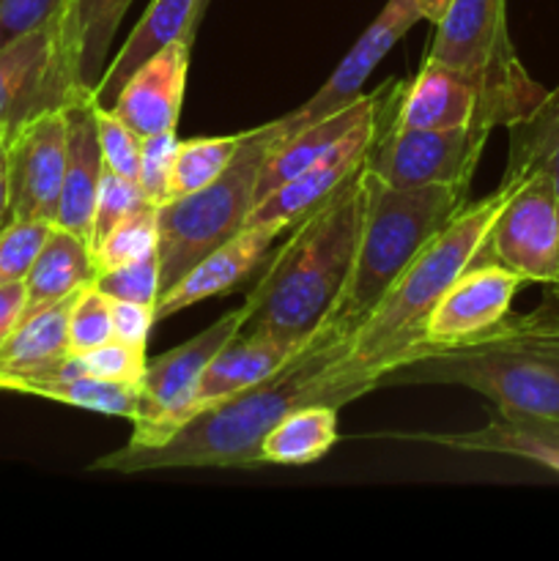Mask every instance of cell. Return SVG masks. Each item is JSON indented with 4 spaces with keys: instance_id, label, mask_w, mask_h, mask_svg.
<instances>
[{
    "instance_id": "obj_34",
    "label": "cell",
    "mask_w": 559,
    "mask_h": 561,
    "mask_svg": "<svg viewBox=\"0 0 559 561\" xmlns=\"http://www.w3.org/2000/svg\"><path fill=\"white\" fill-rule=\"evenodd\" d=\"M49 230L53 222L44 219H11L0 228V285L25 283Z\"/></svg>"
},
{
    "instance_id": "obj_26",
    "label": "cell",
    "mask_w": 559,
    "mask_h": 561,
    "mask_svg": "<svg viewBox=\"0 0 559 561\" xmlns=\"http://www.w3.org/2000/svg\"><path fill=\"white\" fill-rule=\"evenodd\" d=\"M96 279V261L85 239L53 225L25 277V316L77 294Z\"/></svg>"
},
{
    "instance_id": "obj_44",
    "label": "cell",
    "mask_w": 559,
    "mask_h": 561,
    "mask_svg": "<svg viewBox=\"0 0 559 561\" xmlns=\"http://www.w3.org/2000/svg\"><path fill=\"white\" fill-rule=\"evenodd\" d=\"M208 3H212V0H195V22H197V25H201L203 14H206Z\"/></svg>"
},
{
    "instance_id": "obj_15",
    "label": "cell",
    "mask_w": 559,
    "mask_h": 561,
    "mask_svg": "<svg viewBox=\"0 0 559 561\" xmlns=\"http://www.w3.org/2000/svg\"><path fill=\"white\" fill-rule=\"evenodd\" d=\"M9 159L11 219L58 217L66 173V115L64 107L38 110L5 135Z\"/></svg>"
},
{
    "instance_id": "obj_12",
    "label": "cell",
    "mask_w": 559,
    "mask_h": 561,
    "mask_svg": "<svg viewBox=\"0 0 559 561\" xmlns=\"http://www.w3.org/2000/svg\"><path fill=\"white\" fill-rule=\"evenodd\" d=\"M477 261H491L524 283H559V192L543 175L518 181L499 208Z\"/></svg>"
},
{
    "instance_id": "obj_13",
    "label": "cell",
    "mask_w": 559,
    "mask_h": 561,
    "mask_svg": "<svg viewBox=\"0 0 559 561\" xmlns=\"http://www.w3.org/2000/svg\"><path fill=\"white\" fill-rule=\"evenodd\" d=\"M132 0H64L53 20V66L47 104L91 93L107 69V53Z\"/></svg>"
},
{
    "instance_id": "obj_7",
    "label": "cell",
    "mask_w": 559,
    "mask_h": 561,
    "mask_svg": "<svg viewBox=\"0 0 559 561\" xmlns=\"http://www.w3.org/2000/svg\"><path fill=\"white\" fill-rule=\"evenodd\" d=\"M406 80H387L376 88V102L367 110L365 118L345 131L323 157L307 164L299 175L280 184L277 190L263 195L261 201L252 206L250 217H247L244 228H269L285 233L294 228L305 214L321 206L334 190L345 184L356 170L365 164L367 153H370L373 142L384 135L389 124L398 115L400 96H403Z\"/></svg>"
},
{
    "instance_id": "obj_40",
    "label": "cell",
    "mask_w": 559,
    "mask_h": 561,
    "mask_svg": "<svg viewBox=\"0 0 559 561\" xmlns=\"http://www.w3.org/2000/svg\"><path fill=\"white\" fill-rule=\"evenodd\" d=\"M110 316H113V340L146 348L148 334H151L153 321H157L153 318V307L110 299Z\"/></svg>"
},
{
    "instance_id": "obj_32",
    "label": "cell",
    "mask_w": 559,
    "mask_h": 561,
    "mask_svg": "<svg viewBox=\"0 0 559 561\" xmlns=\"http://www.w3.org/2000/svg\"><path fill=\"white\" fill-rule=\"evenodd\" d=\"M146 362V348L121 343V340H110V343L99 345V348L66 356V367L69 370L118 383H142Z\"/></svg>"
},
{
    "instance_id": "obj_5",
    "label": "cell",
    "mask_w": 559,
    "mask_h": 561,
    "mask_svg": "<svg viewBox=\"0 0 559 561\" xmlns=\"http://www.w3.org/2000/svg\"><path fill=\"white\" fill-rule=\"evenodd\" d=\"M367 203L349 285L332 321L351 332L384 299L417 252L469 203L466 186L395 190L365 170Z\"/></svg>"
},
{
    "instance_id": "obj_1",
    "label": "cell",
    "mask_w": 559,
    "mask_h": 561,
    "mask_svg": "<svg viewBox=\"0 0 559 561\" xmlns=\"http://www.w3.org/2000/svg\"><path fill=\"white\" fill-rule=\"evenodd\" d=\"M378 370L349 359V332L329 318L274 376L219 400L184 422L164 442L129 444L93 460L91 471L142 474L162 469H252L274 425L301 405L343 409L381 387Z\"/></svg>"
},
{
    "instance_id": "obj_18",
    "label": "cell",
    "mask_w": 559,
    "mask_h": 561,
    "mask_svg": "<svg viewBox=\"0 0 559 561\" xmlns=\"http://www.w3.org/2000/svg\"><path fill=\"white\" fill-rule=\"evenodd\" d=\"M60 107L66 115V173L55 225L71 230L91 244L93 206H96L99 181L104 173L96 131V102H93V93L85 91L69 96Z\"/></svg>"
},
{
    "instance_id": "obj_29",
    "label": "cell",
    "mask_w": 559,
    "mask_h": 561,
    "mask_svg": "<svg viewBox=\"0 0 559 561\" xmlns=\"http://www.w3.org/2000/svg\"><path fill=\"white\" fill-rule=\"evenodd\" d=\"M338 409L312 403L285 414L261 444V463L307 466L338 444Z\"/></svg>"
},
{
    "instance_id": "obj_21",
    "label": "cell",
    "mask_w": 559,
    "mask_h": 561,
    "mask_svg": "<svg viewBox=\"0 0 559 561\" xmlns=\"http://www.w3.org/2000/svg\"><path fill=\"white\" fill-rule=\"evenodd\" d=\"M195 0H151L146 14L132 27L129 38L124 42L121 53L107 64V69L99 77L93 88V102L99 107H113L115 96L126 85L132 75L140 69L146 60L162 53L173 42H195Z\"/></svg>"
},
{
    "instance_id": "obj_23",
    "label": "cell",
    "mask_w": 559,
    "mask_h": 561,
    "mask_svg": "<svg viewBox=\"0 0 559 561\" xmlns=\"http://www.w3.org/2000/svg\"><path fill=\"white\" fill-rule=\"evenodd\" d=\"M53 66V22L0 47V129L47 110V80Z\"/></svg>"
},
{
    "instance_id": "obj_27",
    "label": "cell",
    "mask_w": 559,
    "mask_h": 561,
    "mask_svg": "<svg viewBox=\"0 0 559 561\" xmlns=\"http://www.w3.org/2000/svg\"><path fill=\"white\" fill-rule=\"evenodd\" d=\"M376 88L370 93H362L354 104H349L340 113L327 115V118L316 121V124L301 126L299 131H294L290 137L280 140L274 146V151L269 153L266 164L261 170V179H258V201L269 192L277 190L280 184H285L288 179L299 175L307 164L316 162L318 157L329 151L340 137L349 129H354L362 118H365L367 110L376 102Z\"/></svg>"
},
{
    "instance_id": "obj_8",
    "label": "cell",
    "mask_w": 559,
    "mask_h": 561,
    "mask_svg": "<svg viewBox=\"0 0 559 561\" xmlns=\"http://www.w3.org/2000/svg\"><path fill=\"white\" fill-rule=\"evenodd\" d=\"M535 104L507 88L455 66L425 58L417 77L406 80L395 126L400 129H488L510 126Z\"/></svg>"
},
{
    "instance_id": "obj_41",
    "label": "cell",
    "mask_w": 559,
    "mask_h": 561,
    "mask_svg": "<svg viewBox=\"0 0 559 561\" xmlns=\"http://www.w3.org/2000/svg\"><path fill=\"white\" fill-rule=\"evenodd\" d=\"M25 316V283L0 285V345Z\"/></svg>"
},
{
    "instance_id": "obj_4",
    "label": "cell",
    "mask_w": 559,
    "mask_h": 561,
    "mask_svg": "<svg viewBox=\"0 0 559 561\" xmlns=\"http://www.w3.org/2000/svg\"><path fill=\"white\" fill-rule=\"evenodd\" d=\"M515 190L513 181H499L491 195L466 203L403 268L392 288L349 332V359L378 370L384 378L409 362L422 359L420 327L449 285L477 263L499 208ZM384 383V381H381Z\"/></svg>"
},
{
    "instance_id": "obj_47",
    "label": "cell",
    "mask_w": 559,
    "mask_h": 561,
    "mask_svg": "<svg viewBox=\"0 0 559 561\" xmlns=\"http://www.w3.org/2000/svg\"><path fill=\"white\" fill-rule=\"evenodd\" d=\"M548 294H554V290H548ZM554 296H557V299H559V294H554Z\"/></svg>"
},
{
    "instance_id": "obj_9",
    "label": "cell",
    "mask_w": 559,
    "mask_h": 561,
    "mask_svg": "<svg viewBox=\"0 0 559 561\" xmlns=\"http://www.w3.org/2000/svg\"><path fill=\"white\" fill-rule=\"evenodd\" d=\"M427 58L486 77L529 104H537L546 93L515 53L507 31V0H449L433 22Z\"/></svg>"
},
{
    "instance_id": "obj_38",
    "label": "cell",
    "mask_w": 559,
    "mask_h": 561,
    "mask_svg": "<svg viewBox=\"0 0 559 561\" xmlns=\"http://www.w3.org/2000/svg\"><path fill=\"white\" fill-rule=\"evenodd\" d=\"M179 148L175 131H162L142 140L140 170H137V184L151 206H164L170 201V175H173V159Z\"/></svg>"
},
{
    "instance_id": "obj_31",
    "label": "cell",
    "mask_w": 559,
    "mask_h": 561,
    "mask_svg": "<svg viewBox=\"0 0 559 561\" xmlns=\"http://www.w3.org/2000/svg\"><path fill=\"white\" fill-rule=\"evenodd\" d=\"M157 206H146L142 211L124 219L118 228H113L102 241H99L96 250H93L96 274L151 255V252H157Z\"/></svg>"
},
{
    "instance_id": "obj_2",
    "label": "cell",
    "mask_w": 559,
    "mask_h": 561,
    "mask_svg": "<svg viewBox=\"0 0 559 561\" xmlns=\"http://www.w3.org/2000/svg\"><path fill=\"white\" fill-rule=\"evenodd\" d=\"M367 203L365 164L321 206L299 219L280 250L266 257L247 294L244 334L305 345L338 310L360 247Z\"/></svg>"
},
{
    "instance_id": "obj_14",
    "label": "cell",
    "mask_w": 559,
    "mask_h": 561,
    "mask_svg": "<svg viewBox=\"0 0 559 561\" xmlns=\"http://www.w3.org/2000/svg\"><path fill=\"white\" fill-rule=\"evenodd\" d=\"M521 285L524 279L499 263H471L422 321L420 343L425 356L477 343L507 318Z\"/></svg>"
},
{
    "instance_id": "obj_45",
    "label": "cell",
    "mask_w": 559,
    "mask_h": 561,
    "mask_svg": "<svg viewBox=\"0 0 559 561\" xmlns=\"http://www.w3.org/2000/svg\"><path fill=\"white\" fill-rule=\"evenodd\" d=\"M546 288L554 290V294H559V283H557V285H546Z\"/></svg>"
},
{
    "instance_id": "obj_35",
    "label": "cell",
    "mask_w": 559,
    "mask_h": 561,
    "mask_svg": "<svg viewBox=\"0 0 559 561\" xmlns=\"http://www.w3.org/2000/svg\"><path fill=\"white\" fill-rule=\"evenodd\" d=\"M113 340V316H110V299L96 288L85 285L77 294L69 316V354L99 348Z\"/></svg>"
},
{
    "instance_id": "obj_28",
    "label": "cell",
    "mask_w": 559,
    "mask_h": 561,
    "mask_svg": "<svg viewBox=\"0 0 559 561\" xmlns=\"http://www.w3.org/2000/svg\"><path fill=\"white\" fill-rule=\"evenodd\" d=\"M507 170L502 181L518 184L529 175H543L559 192V82L543 93L524 118L507 126Z\"/></svg>"
},
{
    "instance_id": "obj_10",
    "label": "cell",
    "mask_w": 559,
    "mask_h": 561,
    "mask_svg": "<svg viewBox=\"0 0 559 561\" xmlns=\"http://www.w3.org/2000/svg\"><path fill=\"white\" fill-rule=\"evenodd\" d=\"M247 318H250V305L244 301L192 340L146 362V376L140 383L142 411L137 422H132L135 431H132L129 444L151 447L173 436L184 425L203 370L214 359V354L244 329Z\"/></svg>"
},
{
    "instance_id": "obj_42",
    "label": "cell",
    "mask_w": 559,
    "mask_h": 561,
    "mask_svg": "<svg viewBox=\"0 0 559 561\" xmlns=\"http://www.w3.org/2000/svg\"><path fill=\"white\" fill-rule=\"evenodd\" d=\"M11 222V190H9V159H5V142L0 146V228Z\"/></svg>"
},
{
    "instance_id": "obj_22",
    "label": "cell",
    "mask_w": 559,
    "mask_h": 561,
    "mask_svg": "<svg viewBox=\"0 0 559 561\" xmlns=\"http://www.w3.org/2000/svg\"><path fill=\"white\" fill-rule=\"evenodd\" d=\"M305 345H290L283 343V340L263 337V334L239 332L228 345H223L214 354V359L203 370V378L190 405V416H195L197 411L212 409L219 400L230 398V394L241 392V389L252 387L263 378L274 376Z\"/></svg>"
},
{
    "instance_id": "obj_11",
    "label": "cell",
    "mask_w": 559,
    "mask_h": 561,
    "mask_svg": "<svg viewBox=\"0 0 559 561\" xmlns=\"http://www.w3.org/2000/svg\"><path fill=\"white\" fill-rule=\"evenodd\" d=\"M488 129H400L392 124L373 142L365 170L395 190L471 186Z\"/></svg>"
},
{
    "instance_id": "obj_25",
    "label": "cell",
    "mask_w": 559,
    "mask_h": 561,
    "mask_svg": "<svg viewBox=\"0 0 559 561\" xmlns=\"http://www.w3.org/2000/svg\"><path fill=\"white\" fill-rule=\"evenodd\" d=\"M0 392L36 394V398L58 400L64 405H75V409L96 411V414L107 416H121V420L129 422H137L142 411L140 383H118L82 376V373L69 370L66 359L55 370L44 373V376L9 378V381L0 383Z\"/></svg>"
},
{
    "instance_id": "obj_30",
    "label": "cell",
    "mask_w": 559,
    "mask_h": 561,
    "mask_svg": "<svg viewBox=\"0 0 559 561\" xmlns=\"http://www.w3.org/2000/svg\"><path fill=\"white\" fill-rule=\"evenodd\" d=\"M244 137L247 131L179 140L173 159V175H170V201L173 197L192 195V192L203 190L212 181H217L228 170V164L233 162L236 151L241 148Z\"/></svg>"
},
{
    "instance_id": "obj_43",
    "label": "cell",
    "mask_w": 559,
    "mask_h": 561,
    "mask_svg": "<svg viewBox=\"0 0 559 561\" xmlns=\"http://www.w3.org/2000/svg\"><path fill=\"white\" fill-rule=\"evenodd\" d=\"M417 5H420V11H422V16H425L427 22H436L438 16L444 14V9H447L449 5V0H414Z\"/></svg>"
},
{
    "instance_id": "obj_6",
    "label": "cell",
    "mask_w": 559,
    "mask_h": 561,
    "mask_svg": "<svg viewBox=\"0 0 559 561\" xmlns=\"http://www.w3.org/2000/svg\"><path fill=\"white\" fill-rule=\"evenodd\" d=\"M280 140V121L247 129L233 162L217 181L157 208L159 294L244 228L258 203L261 170Z\"/></svg>"
},
{
    "instance_id": "obj_20",
    "label": "cell",
    "mask_w": 559,
    "mask_h": 561,
    "mask_svg": "<svg viewBox=\"0 0 559 561\" xmlns=\"http://www.w3.org/2000/svg\"><path fill=\"white\" fill-rule=\"evenodd\" d=\"M400 442H422L455 453L502 455V458L526 460L559 474V420L543 416H507L493 411L491 420L477 431L449 433H392Z\"/></svg>"
},
{
    "instance_id": "obj_19",
    "label": "cell",
    "mask_w": 559,
    "mask_h": 561,
    "mask_svg": "<svg viewBox=\"0 0 559 561\" xmlns=\"http://www.w3.org/2000/svg\"><path fill=\"white\" fill-rule=\"evenodd\" d=\"M277 236V230L269 228H241L233 239L208 252L179 283L170 285L164 294H159L157 305H153V318L164 321V318L175 316L186 307L201 305V301L214 299V296L230 294L261 263H266Z\"/></svg>"
},
{
    "instance_id": "obj_37",
    "label": "cell",
    "mask_w": 559,
    "mask_h": 561,
    "mask_svg": "<svg viewBox=\"0 0 559 561\" xmlns=\"http://www.w3.org/2000/svg\"><path fill=\"white\" fill-rule=\"evenodd\" d=\"M96 131H99V148H102L104 168L124 175V179L137 181L142 137L135 135V131H132L129 126L113 113V110L99 107V104H96Z\"/></svg>"
},
{
    "instance_id": "obj_46",
    "label": "cell",
    "mask_w": 559,
    "mask_h": 561,
    "mask_svg": "<svg viewBox=\"0 0 559 561\" xmlns=\"http://www.w3.org/2000/svg\"><path fill=\"white\" fill-rule=\"evenodd\" d=\"M5 142V129H0V146H3Z\"/></svg>"
},
{
    "instance_id": "obj_36",
    "label": "cell",
    "mask_w": 559,
    "mask_h": 561,
    "mask_svg": "<svg viewBox=\"0 0 559 561\" xmlns=\"http://www.w3.org/2000/svg\"><path fill=\"white\" fill-rule=\"evenodd\" d=\"M93 285H96L107 299L135 301V305L153 307L159 299V255L151 252V255L140 257V261H132L124 263V266L99 272Z\"/></svg>"
},
{
    "instance_id": "obj_17",
    "label": "cell",
    "mask_w": 559,
    "mask_h": 561,
    "mask_svg": "<svg viewBox=\"0 0 559 561\" xmlns=\"http://www.w3.org/2000/svg\"><path fill=\"white\" fill-rule=\"evenodd\" d=\"M190 42H173L140 66L115 96L113 110L142 140L175 131L190 75Z\"/></svg>"
},
{
    "instance_id": "obj_39",
    "label": "cell",
    "mask_w": 559,
    "mask_h": 561,
    "mask_svg": "<svg viewBox=\"0 0 559 561\" xmlns=\"http://www.w3.org/2000/svg\"><path fill=\"white\" fill-rule=\"evenodd\" d=\"M64 0H0V47L49 25Z\"/></svg>"
},
{
    "instance_id": "obj_16",
    "label": "cell",
    "mask_w": 559,
    "mask_h": 561,
    "mask_svg": "<svg viewBox=\"0 0 559 561\" xmlns=\"http://www.w3.org/2000/svg\"><path fill=\"white\" fill-rule=\"evenodd\" d=\"M420 20H425V16H422L420 5L414 0H387L384 9L376 14V20L365 27V33L356 38L354 47L340 60L332 77L301 107L290 110L283 118H277L283 140L294 135V131H299L301 126L316 124V121L340 113L349 104H354L362 96V85L370 80V75L381 64V58H387L389 49Z\"/></svg>"
},
{
    "instance_id": "obj_24",
    "label": "cell",
    "mask_w": 559,
    "mask_h": 561,
    "mask_svg": "<svg viewBox=\"0 0 559 561\" xmlns=\"http://www.w3.org/2000/svg\"><path fill=\"white\" fill-rule=\"evenodd\" d=\"M77 294L22 316L14 332L0 345V383L9 378L44 376L69 356V316Z\"/></svg>"
},
{
    "instance_id": "obj_33",
    "label": "cell",
    "mask_w": 559,
    "mask_h": 561,
    "mask_svg": "<svg viewBox=\"0 0 559 561\" xmlns=\"http://www.w3.org/2000/svg\"><path fill=\"white\" fill-rule=\"evenodd\" d=\"M146 206H151V203L146 201V195H142L140 184H137L135 179H124V175L104 168L102 181H99L96 206H93L91 250H96V244L110 233V230L118 228L124 219L142 211Z\"/></svg>"
},
{
    "instance_id": "obj_3",
    "label": "cell",
    "mask_w": 559,
    "mask_h": 561,
    "mask_svg": "<svg viewBox=\"0 0 559 561\" xmlns=\"http://www.w3.org/2000/svg\"><path fill=\"white\" fill-rule=\"evenodd\" d=\"M381 387H464L491 400L499 414L559 420V299L507 312L477 343L409 362Z\"/></svg>"
}]
</instances>
